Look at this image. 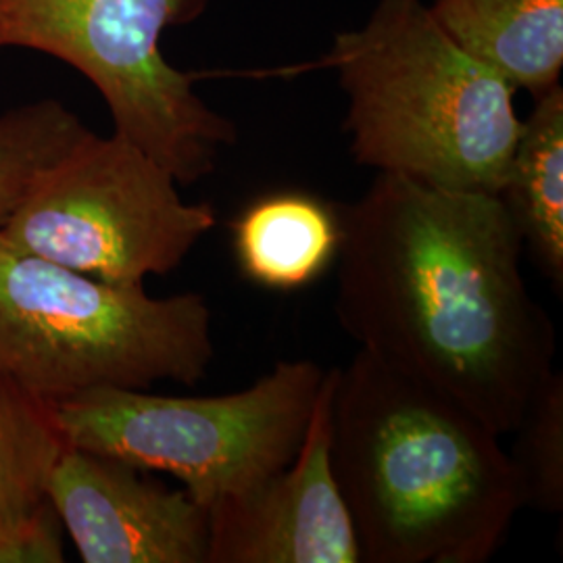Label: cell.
Returning a JSON list of instances; mask_svg holds the SVG:
<instances>
[{"label":"cell","instance_id":"2","mask_svg":"<svg viewBox=\"0 0 563 563\" xmlns=\"http://www.w3.org/2000/svg\"><path fill=\"white\" fill-rule=\"evenodd\" d=\"M330 465L365 563H484L522 495L465 407L360 349L336 367Z\"/></svg>","mask_w":563,"mask_h":563},{"label":"cell","instance_id":"1","mask_svg":"<svg viewBox=\"0 0 563 563\" xmlns=\"http://www.w3.org/2000/svg\"><path fill=\"white\" fill-rule=\"evenodd\" d=\"M341 222L342 330L495 434L522 422L555 372V325L522 274V236L499 195L378 174Z\"/></svg>","mask_w":563,"mask_h":563},{"label":"cell","instance_id":"15","mask_svg":"<svg viewBox=\"0 0 563 563\" xmlns=\"http://www.w3.org/2000/svg\"><path fill=\"white\" fill-rule=\"evenodd\" d=\"M518 439L509 460L523 507L543 514L563 509V374L553 372L514 430Z\"/></svg>","mask_w":563,"mask_h":563},{"label":"cell","instance_id":"14","mask_svg":"<svg viewBox=\"0 0 563 563\" xmlns=\"http://www.w3.org/2000/svg\"><path fill=\"white\" fill-rule=\"evenodd\" d=\"M90 128L57 99L23 102L0 115V225L42 174L67 155Z\"/></svg>","mask_w":563,"mask_h":563},{"label":"cell","instance_id":"13","mask_svg":"<svg viewBox=\"0 0 563 563\" xmlns=\"http://www.w3.org/2000/svg\"><path fill=\"white\" fill-rule=\"evenodd\" d=\"M67 441L55 405L0 369V534L30 522L44 505Z\"/></svg>","mask_w":563,"mask_h":563},{"label":"cell","instance_id":"4","mask_svg":"<svg viewBox=\"0 0 563 563\" xmlns=\"http://www.w3.org/2000/svg\"><path fill=\"white\" fill-rule=\"evenodd\" d=\"M199 292L165 299L97 280L0 234V369L44 401L97 388L197 384L216 346Z\"/></svg>","mask_w":563,"mask_h":563},{"label":"cell","instance_id":"16","mask_svg":"<svg viewBox=\"0 0 563 563\" xmlns=\"http://www.w3.org/2000/svg\"><path fill=\"white\" fill-rule=\"evenodd\" d=\"M65 562L63 522L48 504L15 530L0 534V563Z\"/></svg>","mask_w":563,"mask_h":563},{"label":"cell","instance_id":"3","mask_svg":"<svg viewBox=\"0 0 563 563\" xmlns=\"http://www.w3.org/2000/svg\"><path fill=\"white\" fill-rule=\"evenodd\" d=\"M336 69L355 162L437 188L499 195L522 120L516 88L470 55L422 0H380L336 34Z\"/></svg>","mask_w":563,"mask_h":563},{"label":"cell","instance_id":"11","mask_svg":"<svg viewBox=\"0 0 563 563\" xmlns=\"http://www.w3.org/2000/svg\"><path fill=\"white\" fill-rule=\"evenodd\" d=\"M242 274L267 290H301L336 262L341 222L336 207L299 190L269 192L232 222Z\"/></svg>","mask_w":563,"mask_h":563},{"label":"cell","instance_id":"9","mask_svg":"<svg viewBox=\"0 0 563 563\" xmlns=\"http://www.w3.org/2000/svg\"><path fill=\"white\" fill-rule=\"evenodd\" d=\"M46 497L86 563H207L209 509L151 472L67 444Z\"/></svg>","mask_w":563,"mask_h":563},{"label":"cell","instance_id":"12","mask_svg":"<svg viewBox=\"0 0 563 563\" xmlns=\"http://www.w3.org/2000/svg\"><path fill=\"white\" fill-rule=\"evenodd\" d=\"M507 167L501 201L544 276L563 288V90L534 97Z\"/></svg>","mask_w":563,"mask_h":563},{"label":"cell","instance_id":"6","mask_svg":"<svg viewBox=\"0 0 563 563\" xmlns=\"http://www.w3.org/2000/svg\"><path fill=\"white\" fill-rule=\"evenodd\" d=\"M209 0H0V51L48 55L90 81L113 134L136 144L180 186L216 169L239 130L163 57L165 30L201 18Z\"/></svg>","mask_w":563,"mask_h":563},{"label":"cell","instance_id":"5","mask_svg":"<svg viewBox=\"0 0 563 563\" xmlns=\"http://www.w3.org/2000/svg\"><path fill=\"white\" fill-rule=\"evenodd\" d=\"M323 376L318 363L297 360L220 397L97 388L53 405L67 444L172 474L211 509L297 457Z\"/></svg>","mask_w":563,"mask_h":563},{"label":"cell","instance_id":"8","mask_svg":"<svg viewBox=\"0 0 563 563\" xmlns=\"http://www.w3.org/2000/svg\"><path fill=\"white\" fill-rule=\"evenodd\" d=\"M334 380L336 367L325 369L297 457L209 509L207 563H362L330 465Z\"/></svg>","mask_w":563,"mask_h":563},{"label":"cell","instance_id":"10","mask_svg":"<svg viewBox=\"0 0 563 563\" xmlns=\"http://www.w3.org/2000/svg\"><path fill=\"white\" fill-rule=\"evenodd\" d=\"M430 11L453 41L516 90L539 97L560 84L563 0H437Z\"/></svg>","mask_w":563,"mask_h":563},{"label":"cell","instance_id":"7","mask_svg":"<svg viewBox=\"0 0 563 563\" xmlns=\"http://www.w3.org/2000/svg\"><path fill=\"white\" fill-rule=\"evenodd\" d=\"M216 223L213 207L184 201L178 180L136 144L88 130L0 234L84 276L144 286L148 276L172 274Z\"/></svg>","mask_w":563,"mask_h":563}]
</instances>
